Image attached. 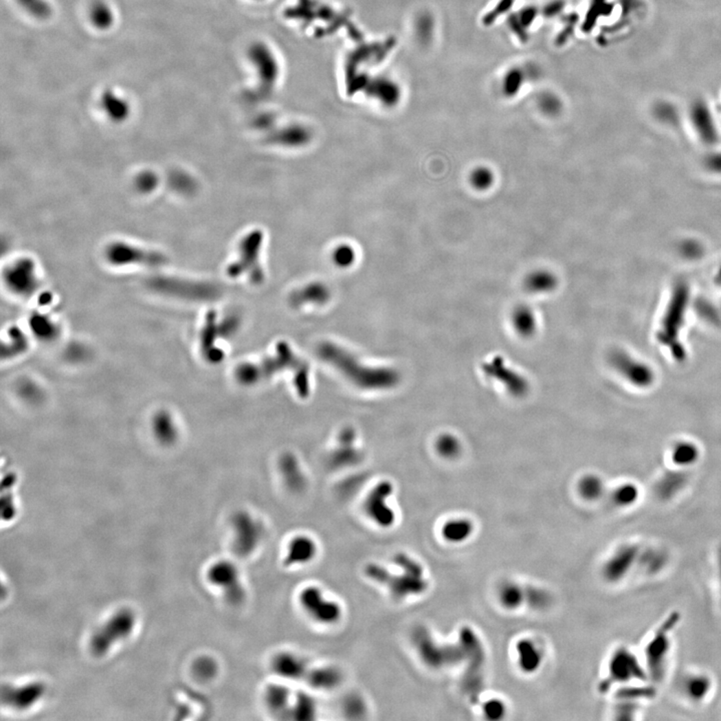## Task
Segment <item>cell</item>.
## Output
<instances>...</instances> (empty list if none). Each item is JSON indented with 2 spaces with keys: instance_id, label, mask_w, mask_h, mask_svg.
I'll use <instances>...</instances> for the list:
<instances>
[{
  "instance_id": "obj_1",
  "label": "cell",
  "mask_w": 721,
  "mask_h": 721,
  "mask_svg": "<svg viewBox=\"0 0 721 721\" xmlns=\"http://www.w3.org/2000/svg\"><path fill=\"white\" fill-rule=\"evenodd\" d=\"M399 572L378 562H369L364 566V576L373 584L383 587L397 600L420 595L428 588L422 565L406 553H397L392 558Z\"/></svg>"
},
{
  "instance_id": "obj_2",
  "label": "cell",
  "mask_w": 721,
  "mask_h": 721,
  "mask_svg": "<svg viewBox=\"0 0 721 721\" xmlns=\"http://www.w3.org/2000/svg\"><path fill=\"white\" fill-rule=\"evenodd\" d=\"M298 603L306 617L318 625L334 626L344 617L343 605L318 585L302 587L298 594Z\"/></svg>"
},
{
  "instance_id": "obj_3",
  "label": "cell",
  "mask_w": 721,
  "mask_h": 721,
  "mask_svg": "<svg viewBox=\"0 0 721 721\" xmlns=\"http://www.w3.org/2000/svg\"><path fill=\"white\" fill-rule=\"evenodd\" d=\"M679 617L672 613L663 624L656 629L652 639L646 644L644 650V665L647 670L648 676L653 680H661L665 674L666 664L672 650V639L670 632L676 626Z\"/></svg>"
},
{
  "instance_id": "obj_4",
  "label": "cell",
  "mask_w": 721,
  "mask_h": 721,
  "mask_svg": "<svg viewBox=\"0 0 721 721\" xmlns=\"http://www.w3.org/2000/svg\"><path fill=\"white\" fill-rule=\"evenodd\" d=\"M412 642L423 663L431 668H441L466 661L465 653L460 645H440L432 639L424 628L413 631Z\"/></svg>"
},
{
  "instance_id": "obj_5",
  "label": "cell",
  "mask_w": 721,
  "mask_h": 721,
  "mask_svg": "<svg viewBox=\"0 0 721 721\" xmlns=\"http://www.w3.org/2000/svg\"><path fill=\"white\" fill-rule=\"evenodd\" d=\"M647 676L645 665L639 657L628 648L620 647L611 656L608 676L600 683L599 689L605 692L617 683L630 685L644 683Z\"/></svg>"
},
{
  "instance_id": "obj_6",
  "label": "cell",
  "mask_w": 721,
  "mask_h": 721,
  "mask_svg": "<svg viewBox=\"0 0 721 721\" xmlns=\"http://www.w3.org/2000/svg\"><path fill=\"white\" fill-rule=\"evenodd\" d=\"M135 624V617L133 611L129 609L118 611L91 637V652L96 656L107 654L111 647L133 632Z\"/></svg>"
},
{
  "instance_id": "obj_7",
  "label": "cell",
  "mask_w": 721,
  "mask_h": 721,
  "mask_svg": "<svg viewBox=\"0 0 721 721\" xmlns=\"http://www.w3.org/2000/svg\"><path fill=\"white\" fill-rule=\"evenodd\" d=\"M208 580L212 586L220 589L225 601L236 606L247 599V589L243 582L240 569L230 560H220L210 567Z\"/></svg>"
},
{
  "instance_id": "obj_8",
  "label": "cell",
  "mask_w": 721,
  "mask_h": 721,
  "mask_svg": "<svg viewBox=\"0 0 721 721\" xmlns=\"http://www.w3.org/2000/svg\"><path fill=\"white\" fill-rule=\"evenodd\" d=\"M233 548L240 557L254 555L265 540V527L260 520L247 512H239L232 520Z\"/></svg>"
},
{
  "instance_id": "obj_9",
  "label": "cell",
  "mask_w": 721,
  "mask_h": 721,
  "mask_svg": "<svg viewBox=\"0 0 721 721\" xmlns=\"http://www.w3.org/2000/svg\"><path fill=\"white\" fill-rule=\"evenodd\" d=\"M271 672L285 681H304L312 664L306 657L291 650H280L269 661Z\"/></svg>"
},
{
  "instance_id": "obj_10",
  "label": "cell",
  "mask_w": 721,
  "mask_h": 721,
  "mask_svg": "<svg viewBox=\"0 0 721 721\" xmlns=\"http://www.w3.org/2000/svg\"><path fill=\"white\" fill-rule=\"evenodd\" d=\"M483 372L488 378L500 383L508 393L514 397H523L529 391L527 379L515 371L501 357L496 356L483 364Z\"/></svg>"
},
{
  "instance_id": "obj_11",
  "label": "cell",
  "mask_w": 721,
  "mask_h": 721,
  "mask_svg": "<svg viewBox=\"0 0 721 721\" xmlns=\"http://www.w3.org/2000/svg\"><path fill=\"white\" fill-rule=\"evenodd\" d=\"M392 491L393 489L390 484H381L368 496L365 503V512L368 518L377 527L383 529L392 527L396 521L395 512L388 503Z\"/></svg>"
},
{
  "instance_id": "obj_12",
  "label": "cell",
  "mask_w": 721,
  "mask_h": 721,
  "mask_svg": "<svg viewBox=\"0 0 721 721\" xmlns=\"http://www.w3.org/2000/svg\"><path fill=\"white\" fill-rule=\"evenodd\" d=\"M641 548L636 544H624L618 548L603 566V576L608 582L623 580L639 564Z\"/></svg>"
},
{
  "instance_id": "obj_13",
  "label": "cell",
  "mask_w": 721,
  "mask_h": 721,
  "mask_svg": "<svg viewBox=\"0 0 721 721\" xmlns=\"http://www.w3.org/2000/svg\"><path fill=\"white\" fill-rule=\"evenodd\" d=\"M319 544L314 537L298 534L290 539L286 547L282 564L288 568L312 564L319 555Z\"/></svg>"
},
{
  "instance_id": "obj_14",
  "label": "cell",
  "mask_w": 721,
  "mask_h": 721,
  "mask_svg": "<svg viewBox=\"0 0 721 721\" xmlns=\"http://www.w3.org/2000/svg\"><path fill=\"white\" fill-rule=\"evenodd\" d=\"M295 694L285 681L269 683L264 690L265 705L276 718L291 720Z\"/></svg>"
},
{
  "instance_id": "obj_15",
  "label": "cell",
  "mask_w": 721,
  "mask_h": 721,
  "mask_svg": "<svg viewBox=\"0 0 721 721\" xmlns=\"http://www.w3.org/2000/svg\"><path fill=\"white\" fill-rule=\"evenodd\" d=\"M45 692V685L41 683H27L21 687L5 685L2 687L1 701L14 709H28L43 698Z\"/></svg>"
},
{
  "instance_id": "obj_16",
  "label": "cell",
  "mask_w": 721,
  "mask_h": 721,
  "mask_svg": "<svg viewBox=\"0 0 721 721\" xmlns=\"http://www.w3.org/2000/svg\"><path fill=\"white\" fill-rule=\"evenodd\" d=\"M610 362L613 367L633 384L640 387L652 384L654 376L650 368L626 353L617 351L611 355Z\"/></svg>"
},
{
  "instance_id": "obj_17",
  "label": "cell",
  "mask_w": 721,
  "mask_h": 721,
  "mask_svg": "<svg viewBox=\"0 0 721 721\" xmlns=\"http://www.w3.org/2000/svg\"><path fill=\"white\" fill-rule=\"evenodd\" d=\"M344 674L336 665H313L304 683L314 690L332 691L343 683Z\"/></svg>"
},
{
  "instance_id": "obj_18",
  "label": "cell",
  "mask_w": 721,
  "mask_h": 721,
  "mask_svg": "<svg viewBox=\"0 0 721 721\" xmlns=\"http://www.w3.org/2000/svg\"><path fill=\"white\" fill-rule=\"evenodd\" d=\"M460 645L463 648L468 669L467 672L472 674H482L484 661H485V653L481 641L477 635L470 628H464L460 632Z\"/></svg>"
},
{
  "instance_id": "obj_19",
  "label": "cell",
  "mask_w": 721,
  "mask_h": 721,
  "mask_svg": "<svg viewBox=\"0 0 721 721\" xmlns=\"http://www.w3.org/2000/svg\"><path fill=\"white\" fill-rule=\"evenodd\" d=\"M683 694L694 702H701L709 696L712 689V681L709 675L705 674H689L681 681Z\"/></svg>"
},
{
  "instance_id": "obj_20",
  "label": "cell",
  "mask_w": 721,
  "mask_h": 721,
  "mask_svg": "<svg viewBox=\"0 0 721 721\" xmlns=\"http://www.w3.org/2000/svg\"><path fill=\"white\" fill-rule=\"evenodd\" d=\"M526 290L532 293H549L555 291L559 285L557 275L547 269H538L528 274L525 282Z\"/></svg>"
},
{
  "instance_id": "obj_21",
  "label": "cell",
  "mask_w": 721,
  "mask_h": 721,
  "mask_svg": "<svg viewBox=\"0 0 721 721\" xmlns=\"http://www.w3.org/2000/svg\"><path fill=\"white\" fill-rule=\"evenodd\" d=\"M519 666L526 674H534L542 663V654L531 640L523 639L517 643Z\"/></svg>"
},
{
  "instance_id": "obj_22",
  "label": "cell",
  "mask_w": 721,
  "mask_h": 721,
  "mask_svg": "<svg viewBox=\"0 0 721 721\" xmlns=\"http://www.w3.org/2000/svg\"><path fill=\"white\" fill-rule=\"evenodd\" d=\"M153 433L155 439L164 445H170L177 439L179 431L174 418L166 413L159 412L153 420Z\"/></svg>"
},
{
  "instance_id": "obj_23",
  "label": "cell",
  "mask_w": 721,
  "mask_h": 721,
  "mask_svg": "<svg viewBox=\"0 0 721 721\" xmlns=\"http://www.w3.org/2000/svg\"><path fill=\"white\" fill-rule=\"evenodd\" d=\"M524 67H511L506 70L502 76L500 82L501 93L504 98H515L522 91L524 85L527 82Z\"/></svg>"
},
{
  "instance_id": "obj_24",
  "label": "cell",
  "mask_w": 721,
  "mask_h": 721,
  "mask_svg": "<svg viewBox=\"0 0 721 721\" xmlns=\"http://www.w3.org/2000/svg\"><path fill=\"white\" fill-rule=\"evenodd\" d=\"M317 716L318 703L314 696L306 691L296 692L291 709V720H314Z\"/></svg>"
},
{
  "instance_id": "obj_25",
  "label": "cell",
  "mask_w": 721,
  "mask_h": 721,
  "mask_svg": "<svg viewBox=\"0 0 721 721\" xmlns=\"http://www.w3.org/2000/svg\"><path fill=\"white\" fill-rule=\"evenodd\" d=\"M513 328L522 337H531L535 334L538 321L534 311L528 306H519L512 314Z\"/></svg>"
},
{
  "instance_id": "obj_26",
  "label": "cell",
  "mask_w": 721,
  "mask_h": 721,
  "mask_svg": "<svg viewBox=\"0 0 721 721\" xmlns=\"http://www.w3.org/2000/svg\"><path fill=\"white\" fill-rule=\"evenodd\" d=\"M472 533L473 524L466 519L448 521L442 529L443 537L451 543L463 542Z\"/></svg>"
},
{
  "instance_id": "obj_27",
  "label": "cell",
  "mask_w": 721,
  "mask_h": 721,
  "mask_svg": "<svg viewBox=\"0 0 721 721\" xmlns=\"http://www.w3.org/2000/svg\"><path fill=\"white\" fill-rule=\"evenodd\" d=\"M499 600L504 608L515 610L525 602V590L515 583H504L499 589Z\"/></svg>"
},
{
  "instance_id": "obj_28",
  "label": "cell",
  "mask_w": 721,
  "mask_h": 721,
  "mask_svg": "<svg viewBox=\"0 0 721 721\" xmlns=\"http://www.w3.org/2000/svg\"><path fill=\"white\" fill-rule=\"evenodd\" d=\"M470 185L475 190L486 192L494 186L496 175L492 168L486 166H479L473 168L469 175Z\"/></svg>"
},
{
  "instance_id": "obj_29",
  "label": "cell",
  "mask_w": 721,
  "mask_h": 721,
  "mask_svg": "<svg viewBox=\"0 0 721 721\" xmlns=\"http://www.w3.org/2000/svg\"><path fill=\"white\" fill-rule=\"evenodd\" d=\"M537 107L548 118H555L563 111V102L558 94L543 91L537 98Z\"/></svg>"
},
{
  "instance_id": "obj_30",
  "label": "cell",
  "mask_w": 721,
  "mask_h": 721,
  "mask_svg": "<svg viewBox=\"0 0 721 721\" xmlns=\"http://www.w3.org/2000/svg\"><path fill=\"white\" fill-rule=\"evenodd\" d=\"M666 556L658 549H648L640 554L639 564L647 573H657L665 566Z\"/></svg>"
},
{
  "instance_id": "obj_31",
  "label": "cell",
  "mask_w": 721,
  "mask_h": 721,
  "mask_svg": "<svg viewBox=\"0 0 721 721\" xmlns=\"http://www.w3.org/2000/svg\"><path fill=\"white\" fill-rule=\"evenodd\" d=\"M603 482L595 475H588L583 478L579 483V492L583 498L588 501H595L603 494Z\"/></svg>"
},
{
  "instance_id": "obj_32",
  "label": "cell",
  "mask_w": 721,
  "mask_h": 721,
  "mask_svg": "<svg viewBox=\"0 0 721 721\" xmlns=\"http://www.w3.org/2000/svg\"><path fill=\"white\" fill-rule=\"evenodd\" d=\"M436 448L442 457L448 458V459L458 457L462 450L461 443L455 436L450 435V434L442 435L436 443Z\"/></svg>"
},
{
  "instance_id": "obj_33",
  "label": "cell",
  "mask_w": 721,
  "mask_h": 721,
  "mask_svg": "<svg viewBox=\"0 0 721 721\" xmlns=\"http://www.w3.org/2000/svg\"><path fill=\"white\" fill-rule=\"evenodd\" d=\"M194 674L201 680H210L218 672V664L210 657H201L194 664Z\"/></svg>"
},
{
  "instance_id": "obj_34",
  "label": "cell",
  "mask_w": 721,
  "mask_h": 721,
  "mask_svg": "<svg viewBox=\"0 0 721 721\" xmlns=\"http://www.w3.org/2000/svg\"><path fill=\"white\" fill-rule=\"evenodd\" d=\"M21 6L39 19H47L52 14V8L45 0H17Z\"/></svg>"
},
{
  "instance_id": "obj_35",
  "label": "cell",
  "mask_w": 721,
  "mask_h": 721,
  "mask_svg": "<svg viewBox=\"0 0 721 721\" xmlns=\"http://www.w3.org/2000/svg\"><path fill=\"white\" fill-rule=\"evenodd\" d=\"M525 601L533 608L544 609L550 604L551 599L546 591L535 587H529L525 589Z\"/></svg>"
},
{
  "instance_id": "obj_36",
  "label": "cell",
  "mask_w": 721,
  "mask_h": 721,
  "mask_svg": "<svg viewBox=\"0 0 721 721\" xmlns=\"http://www.w3.org/2000/svg\"><path fill=\"white\" fill-rule=\"evenodd\" d=\"M639 498V490L632 485H623L617 489L613 494V500L618 506H629Z\"/></svg>"
},
{
  "instance_id": "obj_37",
  "label": "cell",
  "mask_w": 721,
  "mask_h": 721,
  "mask_svg": "<svg viewBox=\"0 0 721 721\" xmlns=\"http://www.w3.org/2000/svg\"><path fill=\"white\" fill-rule=\"evenodd\" d=\"M685 483L683 475L674 474L672 476L664 478L663 482L659 484L658 492L664 498L672 496L678 492Z\"/></svg>"
},
{
  "instance_id": "obj_38",
  "label": "cell",
  "mask_w": 721,
  "mask_h": 721,
  "mask_svg": "<svg viewBox=\"0 0 721 721\" xmlns=\"http://www.w3.org/2000/svg\"><path fill=\"white\" fill-rule=\"evenodd\" d=\"M698 458V450L692 444L683 443L675 448L674 459L676 463L688 464L696 461Z\"/></svg>"
},
{
  "instance_id": "obj_39",
  "label": "cell",
  "mask_w": 721,
  "mask_h": 721,
  "mask_svg": "<svg viewBox=\"0 0 721 721\" xmlns=\"http://www.w3.org/2000/svg\"><path fill=\"white\" fill-rule=\"evenodd\" d=\"M514 2L515 0H499L494 10H491L483 17V23L487 26L492 25L499 17H501V15L507 14L510 12V8L514 5Z\"/></svg>"
},
{
  "instance_id": "obj_40",
  "label": "cell",
  "mask_w": 721,
  "mask_h": 721,
  "mask_svg": "<svg viewBox=\"0 0 721 721\" xmlns=\"http://www.w3.org/2000/svg\"><path fill=\"white\" fill-rule=\"evenodd\" d=\"M484 714L490 720H502L506 713V707L498 699H492L483 705Z\"/></svg>"
},
{
  "instance_id": "obj_41",
  "label": "cell",
  "mask_w": 721,
  "mask_h": 721,
  "mask_svg": "<svg viewBox=\"0 0 721 721\" xmlns=\"http://www.w3.org/2000/svg\"><path fill=\"white\" fill-rule=\"evenodd\" d=\"M515 14L524 27L528 30L535 23L537 17L540 14V10L536 6L526 5L519 12H515Z\"/></svg>"
},
{
  "instance_id": "obj_42",
  "label": "cell",
  "mask_w": 721,
  "mask_h": 721,
  "mask_svg": "<svg viewBox=\"0 0 721 721\" xmlns=\"http://www.w3.org/2000/svg\"><path fill=\"white\" fill-rule=\"evenodd\" d=\"M564 8V0H551V1L547 2V3L543 6L542 10H540V13L543 15V17H545V19H555V17L562 14Z\"/></svg>"
},
{
  "instance_id": "obj_43",
  "label": "cell",
  "mask_w": 721,
  "mask_h": 721,
  "mask_svg": "<svg viewBox=\"0 0 721 721\" xmlns=\"http://www.w3.org/2000/svg\"><path fill=\"white\" fill-rule=\"evenodd\" d=\"M508 27L511 30L512 34L516 35L520 41L525 43L528 41V32L527 30L521 24L520 21L517 19L516 14L513 13L508 16L507 19Z\"/></svg>"
},
{
  "instance_id": "obj_44",
  "label": "cell",
  "mask_w": 721,
  "mask_h": 721,
  "mask_svg": "<svg viewBox=\"0 0 721 721\" xmlns=\"http://www.w3.org/2000/svg\"><path fill=\"white\" fill-rule=\"evenodd\" d=\"M107 13H109V10H107V8H102H102H96V10H93V14L94 23L102 26H105L107 24H109V21H111V15H104V14H107Z\"/></svg>"
},
{
  "instance_id": "obj_45",
  "label": "cell",
  "mask_w": 721,
  "mask_h": 721,
  "mask_svg": "<svg viewBox=\"0 0 721 721\" xmlns=\"http://www.w3.org/2000/svg\"><path fill=\"white\" fill-rule=\"evenodd\" d=\"M524 69H525L526 76H527V78L529 80H538L539 76L541 74L540 70L534 65H527V67H524Z\"/></svg>"
},
{
  "instance_id": "obj_46",
  "label": "cell",
  "mask_w": 721,
  "mask_h": 721,
  "mask_svg": "<svg viewBox=\"0 0 721 721\" xmlns=\"http://www.w3.org/2000/svg\"><path fill=\"white\" fill-rule=\"evenodd\" d=\"M718 584H720V591L721 595V547L720 551H718Z\"/></svg>"
}]
</instances>
